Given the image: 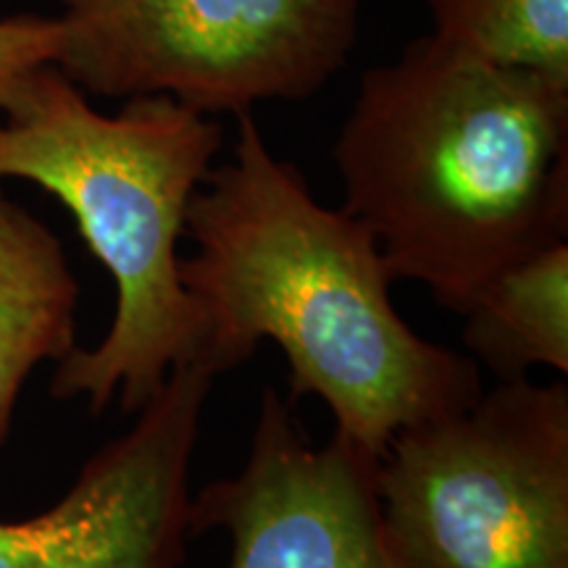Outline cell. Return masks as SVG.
Listing matches in <instances>:
<instances>
[{
    "mask_svg": "<svg viewBox=\"0 0 568 568\" xmlns=\"http://www.w3.org/2000/svg\"><path fill=\"white\" fill-rule=\"evenodd\" d=\"M184 232L195 253L180 261V280L201 314L197 364L209 372L276 343L290 403L322 397L335 435L376 458L397 432L479 397L477 361L410 329L372 232L318 203L251 111L237 113L232 159L203 180Z\"/></svg>",
    "mask_w": 568,
    "mask_h": 568,
    "instance_id": "6da1fadb",
    "label": "cell"
},
{
    "mask_svg": "<svg viewBox=\"0 0 568 568\" xmlns=\"http://www.w3.org/2000/svg\"><path fill=\"white\" fill-rule=\"evenodd\" d=\"M335 161L343 211L393 280L456 314L500 268L568 240V84L437 34L364 71Z\"/></svg>",
    "mask_w": 568,
    "mask_h": 568,
    "instance_id": "7a4b0ae2",
    "label": "cell"
},
{
    "mask_svg": "<svg viewBox=\"0 0 568 568\" xmlns=\"http://www.w3.org/2000/svg\"><path fill=\"white\" fill-rule=\"evenodd\" d=\"M219 148L222 126L205 113L138 95L105 116L55 63L34 69L0 111V182L27 180L59 197L116 284L109 335L63 355L55 397L82 395L101 414L119 395L132 414L172 368L197 364L203 324L176 247Z\"/></svg>",
    "mask_w": 568,
    "mask_h": 568,
    "instance_id": "3957f363",
    "label": "cell"
},
{
    "mask_svg": "<svg viewBox=\"0 0 568 568\" xmlns=\"http://www.w3.org/2000/svg\"><path fill=\"white\" fill-rule=\"evenodd\" d=\"M376 493L406 568H568L566 382H500L397 432Z\"/></svg>",
    "mask_w": 568,
    "mask_h": 568,
    "instance_id": "277c9868",
    "label": "cell"
},
{
    "mask_svg": "<svg viewBox=\"0 0 568 568\" xmlns=\"http://www.w3.org/2000/svg\"><path fill=\"white\" fill-rule=\"evenodd\" d=\"M361 0H82L55 67L101 98L169 95L197 113L303 101L353 53Z\"/></svg>",
    "mask_w": 568,
    "mask_h": 568,
    "instance_id": "5b68a950",
    "label": "cell"
},
{
    "mask_svg": "<svg viewBox=\"0 0 568 568\" xmlns=\"http://www.w3.org/2000/svg\"><path fill=\"white\" fill-rule=\"evenodd\" d=\"M213 379L201 364L172 368L138 424L98 450L53 508L0 524V568H180Z\"/></svg>",
    "mask_w": 568,
    "mask_h": 568,
    "instance_id": "8992f818",
    "label": "cell"
},
{
    "mask_svg": "<svg viewBox=\"0 0 568 568\" xmlns=\"http://www.w3.org/2000/svg\"><path fill=\"white\" fill-rule=\"evenodd\" d=\"M376 460L337 435L314 445L293 403L266 387L245 468L190 497V535L224 529L230 568H406L382 518Z\"/></svg>",
    "mask_w": 568,
    "mask_h": 568,
    "instance_id": "52a82bcc",
    "label": "cell"
},
{
    "mask_svg": "<svg viewBox=\"0 0 568 568\" xmlns=\"http://www.w3.org/2000/svg\"><path fill=\"white\" fill-rule=\"evenodd\" d=\"M80 284L59 237L0 182V445L27 376L74 351Z\"/></svg>",
    "mask_w": 568,
    "mask_h": 568,
    "instance_id": "ba28073f",
    "label": "cell"
},
{
    "mask_svg": "<svg viewBox=\"0 0 568 568\" xmlns=\"http://www.w3.org/2000/svg\"><path fill=\"white\" fill-rule=\"evenodd\" d=\"M464 345L500 382L548 366L568 374V240L516 261L474 290Z\"/></svg>",
    "mask_w": 568,
    "mask_h": 568,
    "instance_id": "9c48e42d",
    "label": "cell"
},
{
    "mask_svg": "<svg viewBox=\"0 0 568 568\" xmlns=\"http://www.w3.org/2000/svg\"><path fill=\"white\" fill-rule=\"evenodd\" d=\"M432 34L568 84V0H424Z\"/></svg>",
    "mask_w": 568,
    "mask_h": 568,
    "instance_id": "30bf717a",
    "label": "cell"
},
{
    "mask_svg": "<svg viewBox=\"0 0 568 568\" xmlns=\"http://www.w3.org/2000/svg\"><path fill=\"white\" fill-rule=\"evenodd\" d=\"M61 21L42 17L0 19V111L34 69L55 63Z\"/></svg>",
    "mask_w": 568,
    "mask_h": 568,
    "instance_id": "8fae6325",
    "label": "cell"
},
{
    "mask_svg": "<svg viewBox=\"0 0 568 568\" xmlns=\"http://www.w3.org/2000/svg\"><path fill=\"white\" fill-rule=\"evenodd\" d=\"M59 3H63V6H67V9H74V6H80V3H82V0H59Z\"/></svg>",
    "mask_w": 568,
    "mask_h": 568,
    "instance_id": "7c38bea8",
    "label": "cell"
}]
</instances>
